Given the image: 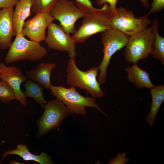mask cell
<instances>
[{
    "label": "cell",
    "mask_w": 164,
    "mask_h": 164,
    "mask_svg": "<svg viewBox=\"0 0 164 164\" xmlns=\"http://www.w3.org/2000/svg\"><path fill=\"white\" fill-rule=\"evenodd\" d=\"M99 70L98 67H94L81 71L77 67L74 58H70L67 69V83L70 87L87 91L93 97L101 98L105 93L97 79Z\"/></svg>",
    "instance_id": "1"
},
{
    "label": "cell",
    "mask_w": 164,
    "mask_h": 164,
    "mask_svg": "<svg viewBox=\"0 0 164 164\" xmlns=\"http://www.w3.org/2000/svg\"><path fill=\"white\" fill-rule=\"evenodd\" d=\"M5 58L7 63L26 60L35 62L45 56L47 49L40 42L25 38L22 34L16 36L12 42Z\"/></svg>",
    "instance_id": "2"
},
{
    "label": "cell",
    "mask_w": 164,
    "mask_h": 164,
    "mask_svg": "<svg viewBox=\"0 0 164 164\" xmlns=\"http://www.w3.org/2000/svg\"><path fill=\"white\" fill-rule=\"evenodd\" d=\"M76 88L52 85L50 89L51 94L62 101L74 114L84 115L87 113L85 107H88L95 108L107 116L97 103L95 98L82 96L77 91Z\"/></svg>",
    "instance_id": "3"
},
{
    "label": "cell",
    "mask_w": 164,
    "mask_h": 164,
    "mask_svg": "<svg viewBox=\"0 0 164 164\" xmlns=\"http://www.w3.org/2000/svg\"><path fill=\"white\" fill-rule=\"evenodd\" d=\"M129 37L125 33L112 28L106 30L101 33V43L103 46V58L98 67L100 70L97 81L100 85L105 82L107 68L112 56L118 50L125 46Z\"/></svg>",
    "instance_id": "4"
},
{
    "label": "cell",
    "mask_w": 164,
    "mask_h": 164,
    "mask_svg": "<svg viewBox=\"0 0 164 164\" xmlns=\"http://www.w3.org/2000/svg\"><path fill=\"white\" fill-rule=\"evenodd\" d=\"M112 15L109 11L87 12L83 17L81 25L72 37L76 43H83L93 35L111 29Z\"/></svg>",
    "instance_id": "5"
},
{
    "label": "cell",
    "mask_w": 164,
    "mask_h": 164,
    "mask_svg": "<svg viewBox=\"0 0 164 164\" xmlns=\"http://www.w3.org/2000/svg\"><path fill=\"white\" fill-rule=\"evenodd\" d=\"M44 108V112L37 122L38 138L49 131L58 128L66 117L74 114L62 101L57 99L50 100Z\"/></svg>",
    "instance_id": "6"
},
{
    "label": "cell",
    "mask_w": 164,
    "mask_h": 164,
    "mask_svg": "<svg viewBox=\"0 0 164 164\" xmlns=\"http://www.w3.org/2000/svg\"><path fill=\"white\" fill-rule=\"evenodd\" d=\"M153 36L151 27L129 37L126 45L124 56L126 60L137 63L141 59H145L153 49Z\"/></svg>",
    "instance_id": "7"
},
{
    "label": "cell",
    "mask_w": 164,
    "mask_h": 164,
    "mask_svg": "<svg viewBox=\"0 0 164 164\" xmlns=\"http://www.w3.org/2000/svg\"><path fill=\"white\" fill-rule=\"evenodd\" d=\"M111 28L117 30L129 37L142 31L151 23L148 17L135 18L132 11L120 7L112 15Z\"/></svg>",
    "instance_id": "8"
},
{
    "label": "cell",
    "mask_w": 164,
    "mask_h": 164,
    "mask_svg": "<svg viewBox=\"0 0 164 164\" xmlns=\"http://www.w3.org/2000/svg\"><path fill=\"white\" fill-rule=\"evenodd\" d=\"M50 12L69 34L76 32V22L87 13L78 7L75 1L70 0H59Z\"/></svg>",
    "instance_id": "9"
},
{
    "label": "cell",
    "mask_w": 164,
    "mask_h": 164,
    "mask_svg": "<svg viewBox=\"0 0 164 164\" xmlns=\"http://www.w3.org/2000/svg\"><path fill=\"white\" fill-rule=\"evenodd\" d=\"M45 42L49 49L67 52L70 58H74L77 53L76 43L72 36L67 33L60 25L52 22L47 27Z\"/></svg>",
    "instance_id": "10"
},
{
    "label": "cell",
    "mask_w": 164,
    "mask_h": 164,
    "mask_svg": "<svg viewBox=\"0 0 164 164\" xmlns=\"http://www.w3.org/2000/svg\"><path fill=\"white\" fill-rule=\"evenodd\" d=\"M54 20L50 12L37 13L25 22L22 34L31 40L39 42L44 41L46 37V30Z\"/></svg>",
    "instance_id": "11"
},
{
    "label": "cell",
    "mask_w": 164,
    "mask_h": 164,
    "mask_svg": "<svg viewBox=\"0 0 164 164\" xmlns=\"http://www.w3.org/2000/svg\"><path fill=\"white\" fill-rule=\"evenodd\" d=\"M0 70V78L9 85L14 93L15 99L25 105L26 97L21 90L20 85L22 83L27 80V76L24 75L20 69L15 66L8 67L1 63Z\"/></svg>",
    "instance_id": "12"
},
{
    "label": "cell",
    "mask_w": 164,
    "mask_h": 164,
    "mask_svg": "<svg viewBox=\"0 0 164 164\" xmlns=\"http://www.w3.org/2000/svg\"><path fill=\"white\" fill-rule=\"evenodd\" d=\"M13 7L0 9V48L3 50L9 47L11 39L16 36L13 27Z\"/></svg>",
    "instance_id": "13"
},
{
    "label": "cell",
    "mask_w": 164,
    "mask_h": 164,
    "mask_svg": "<svg viewBox=\"0 0 164 164\" xmlns=\"http://www.w3.org/2000/svg\"><path fill=\"white\" fill-rule=\"evenodd\" d=\"M56 67V64L53 63H41L31 70L27 71V76L44 88L50 89L52 85L50 79L51 73Z\"/></svg>",
    "instance_id": "14"
},
{
    "label": "cell",
    "mask_w": 164,
    "mask_h": 164,
    "mask_svg": "<svg viewBox=\"0 0 164 164\" xmlns=\"http://www.w3.org/2000/svg\"><path fill=\"white\" fill-rule=\"evenodd\" d=\"M31 0H19L14 10L13 22L15 35L22 34L25 20L31 14Z\"/></svg>",
    "instance_id": "15"
},
{
    "label": "cell",
    "mask_w": 164,
    "mask_h": 164,
    "mask_svg": "<svg viewBox=\"0 0 164 164\" xmlns=\"http://www.w3.org/2000/svg\"><path fill=\"white\" fill-rule=\"evenodd\" d=\"M10 155H18L25 161H33L41 164H53L52 160L46 153L42 152L39 155H35L30 152L27 146L24 144H19L17 145L16 149L8 151L3 155L2 161L6 156Z\"/></svg>",
    "instance_id": "16"
},
{
    "label": "cell",
    "mask_w": 164,
    "mask_h": 164,
    "mask_svg": "<svg viewBox=\"0 0 164 164\" xmlns=\"http://www.w3.org/2000/svg\"><path fill=\"white\" fill-rule=\"evenodd\" d=\"M125 70L128 73V80L138 88L147 87L150 90L154 86L149 73L140 68L137 63H133L132 67H127Z\"/></svg>",
    "instance_id": "17"
},
{
    "label": "cell",
    "mask_w": 164,
    "mask_h": 164,
    "mask_svg": "<svg viewBox=\"0 0 164 164\" xmlns=\"http://www.w3.org/2000/svg\"><path fill=\"white\" fill-rule=\"evenodd\" d=\"M152 101L149 112L146 115L145 120L150 127L154 125L159 108L164 101V85L155 86L150 89Z\"/></svg>",
    "instance_id": "18"
},
{
    "label": "cell",
    "mask_w": 164,
    "mask_h": 164,
    "mask_svg": "<svg viewBox=\"0 0 164 164\" xmlns=\"http://www.w3.org/2000/svg\"><path fill=\"white\" fill-rule=\"evenodd\" d=\"M159 26L158 19L155 18L151 27L153 36V49L151 54L164 65V38L158 33Z\"/></svg>",
    "instance_id": "19"
},
{
    "label": "cell",
    "mask_w": 164,
    "mask_h": 164,
    "mask_svg": "<svg viewBox=\"0 0 164 164\" xmlns=\"http://www.w3.org/2000/svg\"><path fill=\"white\" fill-rule=\"evenodd\" d=\"M25 91L24 93L25 96L33 98L44 108L47 101L43 95L44 87L39 84L32 80H28L24 85Z\"/></svg>",
    "instance_id": "20"
},
{
    "label": "cell",
    "mask_w": 164,
    "mask_h": 164,
    "mask_svg": "<svg viewBox=\"0 0 164 164\" xmlns=\"http://www.w3.org/2000/svg\"><path fill=\"white\" fill-rule=\"evenodd\" d=\"M59 0H31L32 12L37 13L50 12Z\"/></svg>",
    "instance_id": "21"
},
{
    "label": "cell",
    "mask_w": 164,
    "mask_h": 164,
    "mask_svg": "<svg viewBox=\"0 0 164 164\" xmlns=\"http://www.w3.org/2000/svg\"><path fill=\"white\" fill-rule=\"evenodd\" d=\"M15 99L14 93L9 85L5 82L0 81V100L6 103Z\"/></svg>",
    "instance_id": "22"
},
{
    "label": "cell",
    "mask_w": 164,
    "mask_h": 164,
    "mask_svg": "<svg viewBox=\"0 0 164 164\" xmlns=\"http://www.w3.org/2000/svg\"><path fill=\"white\" fill-rule=\"evenodd\" d=\"M76 5L80 9L87 12H92L101 11H109V5L105 4L101 8L97 9L93 6L90 0H75Z\"/></svg>",
    "instance_id": "23"
},
{
    "label": "cell",
    "mask_w": 164,
    "mask_h": 164,
    "mask_svg": "<svg viewBox=\"0 0 164 164\" xmlns=\"http://www.w3.org/2000/svg\"><path fill=\"white\" fill-rule=\"evenodd\" d=\"M127 153L123 152L118 153L115 157L111 158L109 160L108 164H125L128 162L130 159L126 157Z\"/></svg>",
    "instance_id": "24"
},
{
    "label": "cell",
    "mask_w": 164,
    "mask_h": 164,
    "mask_svg": "<svg viewBox=\"0 0 164 164\" xmlns=\"http://www.w3.org/2000/svg\"><path fill=\"white\" fill-rule=\"evenodd\" d=\"M164 8V0H152L151 4V9L144 17H148L149 15L154 12H160Z\"/></svg>",
    "instance_id": "25"
},
{
    "label": "cell",
    "mask_w": 164,
    "mask_h": 164,
    "mask_svg": "<svg viewBox=\"0 0 164 164\" xmlns=\"http://www.w3.org/2000/svg\"><path fill=\"white\" fill-rule=\"evenodd\" d=\"M95 1L100 7H101L105 4H108L110 12L112 14L116 12L117 9L116 6L118 0H95Z\"/></svg>",
    "instance_id": "26"
},
{
    "label": "cell",
    "mask_w": 164,
    "mask_h": 164,
    "mask_svg": "<svg viewBox=\"0 0 164 164\" xmlns=\"http://www.w3.org/2000/svg\"><path fill=\"white\" fill-rule=\"evenodd\" d=\"M19 0H0V9L14 7Z\"/></svg>",
    "instance_id": "27"
},
{
    "label": "cell",
    "mask_w": 164,
    "mask_h": 164,
    "mask_svg": "<svg viewBox=\"0 0 164 164\" xmlns=\"http://www.w3.org/2000/svg\"><path fill=\"white\" fill-rule=\"evenodd\" d=\"M143 7L145 8L149 7L150 5L149 0H140Z\"/></svg>",
    "instance_id": "28"
},
{
    "label": "cell",
    "mask_w": 164,
    "mask_h": 164,
    "mask_svg": "<svg viewBox=\"0 0 164 164\" xmlns=\"http://www.w3.org/2000/svg\"><path fill=\"white\" fill-rule=\"evenodd\" d=\"M9 164H23L20 163L19 162H18L17 161H16L15 160H11L9 162Z\"/></svg>",
    "instance_id": "29"
},
{
    "label": "cell",
    "mask_w": 164,
    "mask_h": 164,
    "mask_svg": "<svg viewBox=\"0 0 164 164\" xmlns=\"http://www.w3.org/2000/svg\"><path fill=\"white\" fill-rule=\"evenodd\" d=\"M0 74H1V71H0Z\"/></svg>",
    "instance_id": "30"
}]
</instances>
